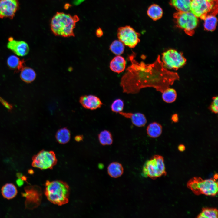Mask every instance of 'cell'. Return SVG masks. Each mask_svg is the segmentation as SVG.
Segmentation results:
<instances>
[{"label":"cell","instance_id":"ab89813d","mask_svg":"<svg viewBox=\"0 0 218 218\" xmlns=\"http://www.w3.org/2000/svg\"><path fill=\"white\" fill-rule=\"evenodd\" d=\"M28 172L30 174H32L34 173L32 169H29L28 171Z\"/></svg>","mask_w":218,"mask_h":218},{"label":"cell","instance_id":"7402d4cb","mask_svg":"<svg viewBox=\"0 0 218 218\" xmlns=\"http://www.w3.org/2000/svg\"><path fill=\"white\" fill-rule=\"evenodd\" d=\"M147 14L148 16L154 21H156L160 19L163 14V11L161 8L158 5L153 4L148 8Z\"/></svg>","mask_w":218,"mask_h":218},{"label":"cell","instance_id":"7a4b0ae2","mask_svg":"<svg viewBox=\"0 0 218 218\" xmlns=\"http://www.w3.org/2000/svg\"><path fill=\"white\" fill-rule=\"evenodd\" d=\"M79 20L77 15L72 16L62 12H57L51 21V31L55 35L64 37L74 36V29L76 23Z\"/></svg>","mask_w":218,"mask_h":218},{"label":"cell","instance_id":"44dd1931","mask_svg":"<svg viewBox=\"0 0 218 218\" xmlns=\"http://www.w3.org/2000/svg\"><path fill=\"white\" fill-rule=\"evenodd\" d=\"M36 77V74L34 70L29 67H24L21 70L20 77L21 79L26 83L33 81Z\"/></svg>","mask_w":218,"mask_h":218},{"label":"cell","instance_id":"30bf717a","mask_svg":"<svg viewBox=\"0 0 218 218\" xmlns=\"http://www.w3.org/2000/svg\"><path fill=\"white\" fill-rule=\"evenodd\" d=\"M140 33L129 25L120 27L117 31L119 40L130 48H134L140 42Z\"/></svg>","mask_w":218,"mask_h":218},{"label":"cell","instance_id":"277c9868","mask_svg":"<svg viewBox=\"0 0 218 218\" xmlns=\"http://www.w3.org/2000/svg\"><path fill=\"white\" fill-rule=\"evenodd\" d=\"M214 178L203 180L200 177H193L187 182V187L196 195L203 194L215 196L218 190V182Z\"/></svg>","mask_w":218,"mask_h":218},{"label":"cell","instance_id":"cb8c5ba5","mask_svg":"<svg viewBox=\"0 0 218 218\" xmlns=\"http://www.w3.org/2000/svg\"><path fill=\"white\" fill-rule=\"evenodd\" d=\"M71 134L69 130L64 127L59 129L57 132L55 137L58 143L61 144H65L70 140Z\"/></svg>","mask_w":218,"mask_h":218},{"label":"cell","instance_id":"603a6c76","mask_svg":"<svg viewBox=\"0 0 218 218\" xmlns=\"http://www.w3.org/2000/svg\"><path fill=\"white\" fill-rule=\"evenodd\" d=\"M191 0H171L170 4L178 12L190 11Z\"/></svg>","mask_w":218,"mask_h":218},{"label":"cell","instance_id":"d4e9b609","mask_svg":"<svg viewBox=\"0 0 218 218\" xmlns=\"http://www.w3.org/2000/svg\"><path fill=\"white\" fill-rule=\"evenodd\" d=\"M98 139L100 143L103 146L111 145L113 142L111 133L106 130L101 131L99 134Z\"/></svg>","mask_w":218,"mask_h":218},{"label":"cell","instance_id":"f1b7e54d","mask_svg":"<svg viewBox=\"0 0 218 218\" xmlns=\"http://www.w3.org/2000/svg\"><path fill=\"white\" fill-rule=\"evenodd\" d=\"M218 210L216 208H203L201 212L197 216L198 218H217Z\"/></svg>","mask_w":218,"mask_h":218},{"label":"cell","instance_id":"7c38bea8","mask_svg":"<svg viewBox=\"0 0 218 218\" xmlns=\"http://www.w3.org/2000/svg\"><path fill=\"white\" fill-rule=\"evenodd\" d=\"M19 8L18 0H0V18L12 19Z\"/></svg>","mask_w":218,"mask_h":218},{"label":"cell","instance_id":"f35d334b","mask_svg":"<svg viewBox=\"0 0 218 218\" xmlns=\"http://www.w3.org/2000/svg\"><path fill=\"white\" fill-rule=\"evenodd\" d=\"M21 178L22 179V180L23 181H25L26 182H27V177L25 176H22L21 177Z\"/></svg>","mask_w":218,"mask_h":218},{"label":"cell","instance_id":"ba28073f","mask_svg":"<svg viewBox=\"0 0 218 218\" xmlns=\"http://www.w3.org/2000/svg\"><path fill=\"white\" fill-rule=\"evenodd\" d=\"M161 61L163 66L168 70H176L184 66L186 59L183 53L177 50L170 49L162 54Z\"/></svg>","mask_w":218,"mask_h":218},{"label":"cell","instance_id":"4dcf8cb0","mask_svg":"<svg viewBox=\"0 0 218 218\" xmlns=\"http://www.w3.org/2000/svg\"><path fill=\"white\" fill-rule=\"evenodd\" d=\"M212 101L209 106V109L213 113L217 114L218 111V97H214L212 98Z\"/></svg>","mask_w":218,"mask_h":218},{"label":"cell","instance_id":"4fadbf2b","mask_svg":"<svg viewBox=\"0 0 218 218\" xmlns=\"http://www.w3.org/2000/svg\"><path fill=\"white\" fill-rule=\"evenodd\" d=\"M7 44V48L12 51L16 55L23 56L27 55L29 51L28 45L22 41H17L12 37L9 38Z\"/></svg>","mask_w":218,"mask_h":218},{"label":"cell","instance_id":"d6a6232c","mask_svg":"<svg viewBox=\"0 0 218 218\" xmlns=\"http://www.w3.org/2000/svg\"><path fill=\"white\" fill-rule=\"evenodd\" d=\"M103 31L101 28H97L96 31V34L97 37H100L103 35Z\"/></svg>","mask_w":218,"mask_h":218},{"label":"cell","instance_id":"5bb4252c","mask_svg":"<svg viewBox=\"0 0 218 218\" xmlns=\"http://www.w3.org/2000/svg\"><path fill=\"white\" fill-rule=\"evenodd\" d=\"M79 102L83 107L91 110L100 108L103 104L99 97L92 95H84L81 97Z\"/></svg>","mask_w":218,"mask_h":218},{"label":"cell","instance_id":"ffe728a7","mask_svg":"<svg viewBox=\"0 0 218 218\" xmlns=\"http://www.w3.org/2000/svg\"><path fill=\"white\" fill-rule=\"evenodd\" d=\"M147 135L150 137L156 138L160 136L162 134V127L161 124L156 122L150 124L146 129Z\"/></svg>","mask_w":218,"mask_h":218},{"label":"cell","instance_id":"ac0fdd59","mask_svg":"<svg viewBox=\"0 0 218 218\" xmlns=\"http://www.w3.org/2000/svg\"><path fill=\"white\" fill-rule=\"evenodd\" d=\"M18 193L16 186L13 184L7 183L3 185L1 188V193L3 197L7 199L14 198Z\"/></svg>","mask_w":218,"mask_h":218},{"label":"cell","instance_id":"d590c367","mask_svg":"<svg viewBox=\"0 0 218 218\" xmlns=\"http://www.w3.org/2000/svg\"><path fill=\"white\" fill-rule=\"evenodd\" d=\"M178 148L180 151L183 152L185 150V147L184 145L181 144L179 145Z\"/></svg>","mask_w":218,"mask_h":218},{"label":"cell","instance_id":"9c48e42d","mask_svg":"<svg viewBox=\"0 0 218 218\" xmlns=\"http://www.w3.org/2000/svg\"><path fill=\"white\" fill-rule=\"evenodd\" d=\"M33 167L41 170L51 169L57 164V160L52 151L42 150L32 158Z\"/></svg>","mask_w":218,"mask_h":218},{"label":"cell","instance_id":"60d3db41","mask_svg":"<svg viewBox=\"0 0 218 218\" xmlns=\"http://www.w3.org/2000/svg\"><path fill=\"white\" fill-rule=\"evenodd\" d=\"M70 5H69L68 4H66L64 6L65 8L66 9H67L69 8V7H70Z\"/></svg>","mask_w":218,"mask_h":218},{"label":"cell","instance_id":"e0dca14e","mask_svg":"<svg viewBox=\"0 0 218 218\" xmlns=\"http://www.w3.org/2000/svg\"><path fill=\"white\" fill-rule=\"evenodd\" d=\"M109 175L114 178L121 176L123 173L124 168L122 164L117 162H113L109 164L107 167Z\"/></svg>","mask_w":218,"mask_h":218},{"label":"cell","instance_id":"f546056e","mask_svg":"<svg viewBox=\"0 0 218 218\" xmlns=\"http://www.w3.org/2000/svg\"><path fill=\"white\" fill-rule=\"evenodd\" d=\"M124 106V101L120 99H117L113 101L110 107L112 111L119 113L122 111Z\"/></svg>","mask_w":218,"mask_h":218},{"label":"cell","instance_id":"e575fe53","mask_svg":"<svg viewBox=\"0 0 218 218\" xmlns=\"http://www.w3.org/2000/svg\"><path fill=\"white\" fill-rule=\"evenodd\" d=\"M172 121L174 122H177L178 121V117L177 114H174L171 117Z\"/></svg>","mask_w":218,"mask_h":218},{"label":"cell","instance_id":"83f0119b","mask_svg":"<svg viewBox=\"0 0 218 218\" xmlns=\"http://www.w3.org/2000/svg\"><path fill=\"white\" fill-rule=\"evenodd\" d=\"M124 45L119 40H115L110 45L109 49L115 55H120L124 53Z\"/></svg>","mask_w":218,"mask_h":218},{"label":"cell","instance_id":"74e56055","mask_svg":"<svg viewBox=\"0 0 218 218\" xmlns=\"http://www.w3.org/2000/svg\"><path fill=\"white\" fill-rule=\"evenodd\" d=\"M16 175L18 178H21L22 176V174L21 173H17Z\"/></svg>","mask_w":218,"mask_h":218},{"label":"cell","instance_id":"836d02e7","mask_svg":"<svg viewBox=\"0 0 218 218\" xmlns=\"http://www.w3.org/2000/svg\"><path fill=\"white\" fill-rule=\"evenodd\" d=\"M24 183V181L21 178H18L16 180V184L19 187L22 186Z\"/></svg>","mask_w":218,"mask_h":218},{"label":"cell","instance_id":"484cf974","mask_svg":"<svg viewBox=\"0 0 218 218\" xmlns=\"http://www.w3.org/2000/svg\"><path fill=\"white\" fill-rule=\"evenodd\" d=\"M177 97L176 90L173 88H168L162 93V98L163 101L167 103H172L174 102Z\"/></svg>","mask_w":218,"mask_h":218},{"label":"cell","instance_id":"4316f807","mask_svg":"<svg viewBox=\"0 0 218 218\" xmlns=\"http://www.w3.org/2000/svg\"><path fill=\"white\" fill-rule=\"evenodd\" d=\"M204 20V29L209 31H214L216 27L217 20L216 15H211L206 16Z\"/></svg>","mask_w":218,"mask_h":218},{"label":"cell","instance_id":"8fae6325","mask_svg":"<svg viewBox=\"0 0 218 218\" xmlns=\"http://www.w3.org/2000/svg\"><path fill=\"white\" fill-rule=\"evenodd\" d=\"M25 193H21L26 198L25 208L33 209L40 204L42 198V192L41 187L37 185L29 186L24 188Z\"/></svg>","mask_w":218,"mask_h":218},{"label":"cell","instance_id":"6da1fadb","mask_svg":"<svg viewBox=\"0 0 218 218\" xmlns=\"http://www.w3.org/2000/svg\"><path fill=\"white\" fill-rule=\"evenodd\" d=\"M136 53L128 55L127 59L131 62L121 78L120 86L123 92L127 94L139 93L142 88L152 87L161 93L179 80L176 72L171 71L163 66L161 57L158 55L151 64L137 61Z\"/></svg>","mask_w":218,"mask_h":218},{"label":"cell","instance_id":"3957f363","mask_svg":"<svg viewBox=\"0 0 218 218\" xmlns=\"http://www.w3.org/2000/svg\"><path fill=\"white\" fill-rule=\"evenodd\" d=\"M45 186V194L50 202L59 206L68 202L70 189L65 182L61 180H48Z\"/></svg>","mask_w":218,"mask_h":218},{"label":"cell","instance_id":"8d00e7d4","mask_svg":"<svg viewBox=\"0 0 218 218\" xmlns=\"http://www.w3.org/2000/svg\"><path fill=\"white\" fill-rule=\"evenodd\" d=\"M83 137L81 135H77L75 137V140L77 142H79L82 140Z\"/></svg>","mask_w":218,"mask_h":218},{"label":"cell","instance_id":"8992f818","mask_svg":"<svg viewBox=\"0 0 218 218\" xmlns=\"http://www.w3.org/2000/svg\"><path fill=\"white\" fill-rule=\"evenodd\" d=\"M142 172L144 177L152 179L166 175L167 173L163 157L160 155L154 156L145 163Z\"/></svg>","mask_w":218,"mask_h":218},{"label":"cell","instance_id":"2e32d148","mask_svg":"<svg viewBox=\"0 0 218 218\" xmlns=\"http://www.w3.org/2000/svg\"><path fill=\"white\" fill-rule=\"evenodd\" d=\"M126 65V61L124 58L120 55H117L111 61L110 68L112 71L119 74L124 71Z\"/></svg>","mask_w":218,"mask_h":218},{"label":"cell","instance_id":"1f68e13d","mask_svg":"<svg viewBox=\"0 0 218 218\" xmlns=\"http://www.w3.org/2000/svg\"><path fill=\"white\" fill-rule=\"evenodd\" d=\"M0 101L7 108L10 109L12 108L11 105L0 97Z\"/></svg>","mask_w":218,"mask_h":218},{"label":"cell","instance_id":"52a82bcc","mask_svg":"<svg viewBox=\"0 0 218 218\" xmlns=\"http://www.w3.org/2000/svg\"><path fill=\"white\" fill-rule=\"evenodd\" d=\"M177 26L183 29L185 33L192 36L198 22V18L190 11L178 12L174 15Z\"/></svg>","mask_w":218,"mask_h":218},{"label":"cell","instance_id":"9a60e30c","mask_svg":"<svg viewBox=\"0 0 218 218\" xmlns=\"http://www.w3.org/2000/svg\"><path fill=\"white\" fill-rule=\"evenodd\" d=\"M119 113L125 118L130 119L132 124L137 127H144L147 122L146 117L141 113H133L122 111Z\"/></svg>","mask_w":218,"mask_h":218},{"label":"cell","instance_id":"d6986e66","mask_svg":"<svg viewBox=\"0 0 218 218\" xmlns=\"http://www.w3.org/2000/svg\"><path fill=\"white\" fill-rule=\"evenodd\" d=\"M7 64L9 68L17 71H21L24 67V61L16 56L11 55L7 59Z\"/></svg>","mask_w":218,"mask_h":218},{"label":"cell","instance_id":"5b68a950","mask_svg":"<svg viewBox=\"0 0 218 218\" xmlns=\"http://www.w3.org/2000/svg\"><path fill=\"white\" fill-rule=\"evenodd\" d=\"M190 11L197 17L204 20L218 12V0H191Z\"/></svg>","mask_w":218,"mask_h":218}]
</instances>
